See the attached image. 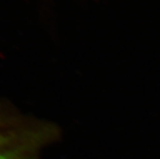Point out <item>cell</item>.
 Here are the masks:
<instances>
[{
    "instance_id": "1",
    "label": "cell",
    "mask_w": 160,
    "mask_h": 159,
    "mask_svg": "<svg viewBox=\"0 0 160 159\" xmlns=\"http://www.w3.org/2000/svg\"><path fill=\"white\" fill-rule=\"evenodd\" d=\"M59 136L54 123L0 103V159H40L43 150Z\"/></svg>"
}]
</instances>
